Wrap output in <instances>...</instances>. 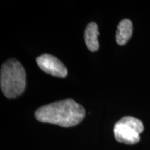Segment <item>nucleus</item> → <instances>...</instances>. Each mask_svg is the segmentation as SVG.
<instances>
[{"instance_id":"obj_3","label":"nucleus","mask_w":150,"mask_h":150,"mask_svg":"<svg viewBox=\"0 0 150 150\" xmlns=\"http://www.w3.org/2000/svg\"><path fill=\"white\" fill-rule=\"evenodd\" d=\"M144 131L143 124L140 120L131 116H125L115 123L114 136L117 142L134 145L140 140V134Z\"/></svg>"},{"instance_id":"obj_5","label":"nucleus","mask_w":150,"mask_h":150,"mask_svg":"<svg viewBox=\"0 0 150 150\" xmlns=\"http://www.w3.org/2000/svg\"><path fill=\"white\" fill-rule=\"evenodd\" d=\"M98 26L95 22L88 24L84 33V39L87 47L91 52H96L99 50Z\"/></svg>"},{"instance_id":"obj_6","label":"nucleus","mask_w":150,"mask_h":150,"mask_svg":"<svg viewBox=\"0 0 150 150\" xmlns=\"http://www.w3.org/2000/svg\"><path fill=\"white\" fill-rule=\"evenodd\" d=\"M133 33V24L130 20L125 19L120 22L116 31V42L124 45L129 40Z\"/></svg>"},{"instance_id":"obj_4","label":"nucleus","mask_w":150,"mask_h":150,"mask_svg":"<svg viewBox=\"0 0 150 150\" xmlns=\"http://www.w3.org/2000/svg\"><path fill=\"white\" fill-rule=\"evenodd\" d=\"M37 64L43 72L57 77L64 78L67 74V70L59 59L51 54H42L36 59Z\"/></svg>"},{"instance_id":"obj_2","label":"nucleus","mask_w":150,"mask_h":150,"mask_svg":"<svg viewBox=\"0 0 150 150\" xmlns=\"http://www.w3.org/2000/svg\"><path fill=\"white\" fill-rule=\"evenodd\" d=\"M0 86L3 94L8 98H16L23 93L26 87V72L16 59L7 60L1 65Z\"/></svg>"},{"instance_id":"obj_1","label":"nucleus","mask_w":150,"mask_h":150,"mask_svg":"<svg viewBox=\"0 0 150 150\" xmlns=\"http://www.w3.org/2000/svg\"><path fill=\"white\" fill-rule=\"evenodd\" d=\"M85 115L84 108L72 99L45 105L35 112L37 120L63 127L76 126L83 120Z\"/></svg>"}]
</instances>
